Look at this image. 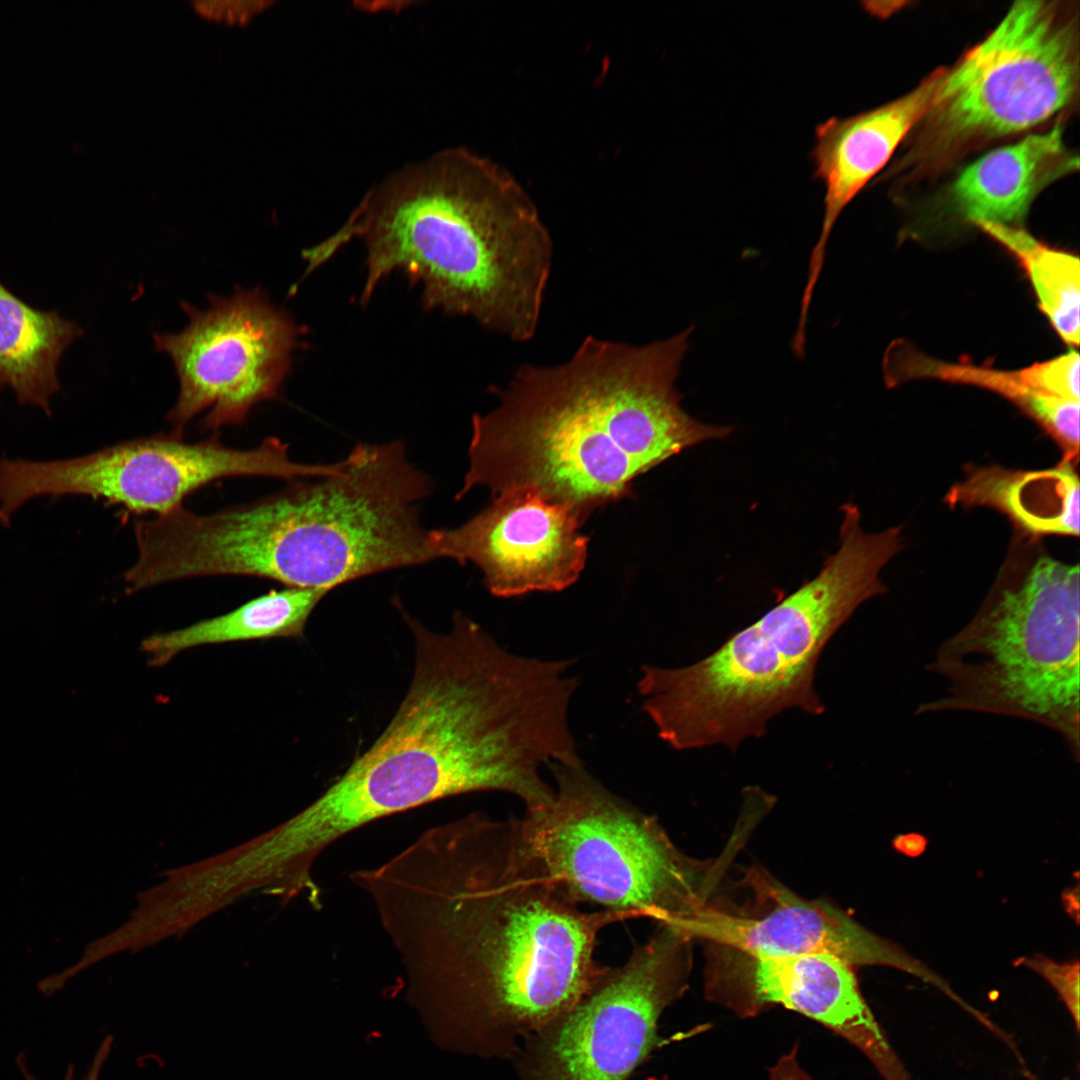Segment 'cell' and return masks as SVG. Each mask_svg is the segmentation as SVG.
<instances>
[{"instance_id":"cell-25","label":"cell","mask_w":1080,"mask_h":1080,"mask_svg":"<svg viewBox=\"0 0 1080 1080\" xmlns=\"http://www.w3.org/2000/svg\"><path fill=\"white\" fill-rule=\"evenodd\" d=\"M223 5L222 1H220ZM270 2L263 1H237L236 7H230L227 9L220 7L217 2H198L196 3V9L202 15L215 20H225L232 23H242L249 20L255 13L262 10L265 4Z\"/></svg>"},{"instance_id":"cell-22","label":"cell","mask_w":1080,"mask_h":1080,"mask_svg":"<svg viewBox=\"0 0 1080 1080\" xmlns=\"http://www.w3.org/2000/svg\"><path fill=\"white\" fill-rule=\"evenodd\" d=\"M974 224L1018 260L1032 284L1041 312L1066 344L1078 347L1079 258L1051 248L1015 226L984 221Z\"/></svg>"},{"instance_id":"cell-11","label":"cell","mask_w":1080,"mask_h":1080,"mask_svg":"<svg viewBox=\"0 0 1080 1080\" xmlns=\"http://www.w3.org/2000/svg\"><path fill=\"white\" fill-rule=\"evenodd\" d=\"M209 301L205 309L183 304L187 326L153 336L179 379L178 399L167 416L179 434L206 409L202 426L218 430L242 423L253 406L276 398L298 344L294 320L259 287Z\"/></svg>"},{"instance_id":"cell-23","label":"cell","mask_w":1080,"mask_h":1080,"mask_svg":"<svg viewBox=\"0 0 1080 1080\" xmlns=\"http://www.w3.org/2000/svg\"><path fill=\"white\" fill-rule=\"evenodd\" d=\"M1046 430L1065 449V458L1072 461L1079 450V411L1078 400L1042 395L1034 398L1024 410Z\"/></svg>"},{"instance_id":"cell-26","label":"cell","mask_w":1080,"mask_h":1080,"mask_svg":"<svg viewBox=\"0 0 1080 1080\" xmlns=\"http://www.w3.org/2000/svg\"><path fill=\"white\" fill-rule=\"evenodd\" d=\"M112 1043H113V1038L110 1035L106 1036L102 1040V1042L99 1045V1047H98V1049H97V1051H96V1053L94 1055V1058H93V1060L91 1062V1065H90V1067H89V1069H88V1071H87V1073H86L83 1080H99L100 1079L101 1070H102V1068H103V1066H104V1064H105V1062H106V1060H107V1058H108V1056L110 1054ZM16 1062H17L19 1070H20V1072L23 1075L25 1080H35L34 1076L28 1070L25 1055H23V1053H21V1054H19L17 1056ZM74 1077H75L74 1065L69 1064V1066L67 1068V1071H66V1074H65V1076L63 1077L62 1080H74Z\"/></svg>"},{"instance_id":"cell-4","label":"cell","mask_w":1080,"mask_h":1080,"mask_svg":"<svg viewBox=\"0 0 1080 1080\" xmlns=\"http://www.w3.org/2000/svg\"><path fill=\"white\" fill-rule=\"evenodd\" d=\"M352 239L366 251L362 303L401 272L420 285L427 309L515 342L534 337L553 242L527 193L491 160L457 147L401 168L368 191L317 254L328 261Z\"/></svg>"},{"instance_id":"cell-2","label":"cell","mask_w":1080,"mask_h":1080,"mask_svg":"<svg viewBox=\"0 0 1080 1080\" xmlns=\"http://www.w3.org/2000/svg\"><path fill=\"white\" fill-rule=\"evenodd\" d=\"M406 619L415 642L406 696L372 746L299 813L316 851L373 821L460 794L502 791L525 811L545 808L555 792L540 768L583 766L567 718L574 660L512 654L462 613L447 633Z\"/></svg>"},{"instance_id":"cell-6","label":"cell","mask_w":1080,"mask_h":1080,"mask_svg":"<svg viewBox=\"0 0 1080 1080\" xmlns=\"http://www.w3.org/2000/svg\"><path fill=\"white\" fill-rule=\"evenodd\" d=\"M301 480L213 515L207 544L218 574L329 592L432 560L419 520L430 481L401 442L359 444L335 473Z\"/></svg>"},{"instance_id":"cell-9","label":"cell","mask_w":1080,"mask_h":1080,"mask_svg":"<svg viewBox=\"0 0 1080 1080\" xmlns=\"http://www.w3.org/2000/svg\"><path fill=\"white\" fill-rule=\"evenodd\" d=\"M336 464L293 461L288 445L269 437L251 449L224 445L213 435L195 443L173 431L124 441L88 455L55 461L0 459V523L36 497L84 495L135 514H166L192 492L221 478L266 476L285 480L331 475Z\"/></svg>"},{"instance_id":"cell-14","label":"cell","mask_w":1080,"mask_h":1080,"mask_svg":"<svg viewBox=\"0 0 1080 1080\" xmlns=\"http://www.w3.org/2000/svg\"><path fill=\"white\" fill-rule=\"evenodd\" d=\"M743 901L709 898L682 925L692 940L751 957L835 955L853 967L887 965L928 981L931 971L823 899H805L767 871L741 879Z\"/></svg>"},{"instance_id":"cell-10","label":"cell","mask_w":1080,"mask_h":1080,"mask_svg":"<svg viewBox=\"0 0 1080 1080\" xmlns=\"http://www.w3.org/2000/svg\"><path fill=\"white\" fill-rule=\"evenodd\" d=\"M692 939L658 925L569 1012L511 1060L519 1080H629L661 1041L664 1012L688 988Z\"/></svg>"},{"instance_id":"cell-17","label":"cell","mask_w":1080,"mask_h":1080,"mask_svg":"<svg viewBox=\"0 0 1080 1080\" xmlns=\"http://www.w3.org/2000/svg\"><path fill=\"white\" fill-rule=\"evenodd\" d=\"M1078 168L1060 126L997 148L966 166L955 178L951 200L971 221L1014 226L1049 184Z\"/></svg>"},{"instance_id":"cell-24","label":"cell","mask_w":1080,"mask_h":1080,"mask_svg":"<svg viewBox=\"0 0 1080 1080\" xmlns=\"http://www.w3.org/2000/svg\"><path fill=\"white\" fill-rule=\"evenodd\" d=\"M1021 962L1023 965L1037 972L1051 984L1068 1009L1074 1021L1076 1030L1079 1031L1080 974L1078 961L1060 963L1042 956H1035L1032 958H1023Z\"/></svg>"},{"instance_id":"cell-19","label":"cell","mask_w":1080,"mask_h":1080,"mask_svg":"<svg viewBox=\"0 0 1080 1080\" xmlns=\"http://www.w3.org/2000/svg\"><path fill=\"white\" fill-rule=\"evenodd\" d=\"M82 334L74 322L31 307L0 281V389L10 387L19 403L50 416V398L60 390L58 363Z\"/></svg>"},{"instance_id":"cell-18","label":"cell","mask_w":1080,"mask_h":1080,"mask_svg":"<svg viewBox=\"0 0 1080 1080\" xmlns=\"http://www.w3.org/2000/svg\"><path fill=\"white\" fill-rule=\"evenodd\" d=\"M1079 478L1070 460L1036 471L998 466L974 468L954 485L951 505H988L1006 513L1034 535H1079Z\"/></svg>"},{"instance_id":"cell-20","label":"cell","mask_w":1080,"mask_h":1080,"mask_svg":"<svg viewBox=\"0 0 1080 1080\" xmlns=\"http://www.w3.org/2000/svg\"><path fill=\"white\" fill-rule=\"evenodd\" d=\"M327 593L293 587L273 590L224 615L153 634L142 641L140 648L150 665L162 666L180 652L196 646L301 637L311 612Z\"/></svg>"},{"instance_id":"cell-7","label":"cell","mask_w":1080,"mask_h":1080,"mask_svg":"<svg viewBox=\"0 0 1080 1080\" xmlns=\"http://www.w3.org/2000/svg\"><path fill=\"white\" fill-rule=\"evenodd\" d=\"M547 766L556 783L553 801L519 818L533 855L577 903L680 931L709 898L711 865L682 853L655 817L583 766Z\"/></svg>"},{"instance_id":"cell-28","label":"cell","mask_w":1080,"mask_h":1080,"mask_svg":"<svg viewBox=\"0 0 1080 1080\" xmlns=\"http://www.w3.org/2000/svg\"><path fill=\"white\" fill-rule=\"evenodd\" d=\"M926 839L916 833L898 836L894 840L895 848L907 856H918L926 847Z\"/></svg>"},{"instance_id":"cell-15","label":"cell","mask_w":1080,"mask_h":1080,"mask_svg":"<svg viewBox=\"0 0 1080 1080\" xmlns=\"http://www.w3.org/2000/svg\"><path fill=\"white\" fill-rule=\"evenodd\" d=\"M492 499L464 524L428 531L432 560L473 563L497 597L558 592L578 580L588 555L589 538L580 532L586 519L532 489Z\"/></svg>"},{"instance_id":"cell-3","label":"cell","mask_w":1080,"mask_h":1080,"mask_svg":"<svg viewBox=\"0 0 1080 1080\" xmlns=\"http://www.w3.org/2000/svg\"><path fill=\"white\" fill-rule=\"evenodd\" d=\"M694 327L643 345L587 336L569 360L521 365L499 402L472 417L456 495L532 489L577 511L632 495L633 481L683 450L732 432L681 406L676 380Z\"/></svg>"},{"instance_id":"cell-1","label":"cell","mask_w":1080,"mask_h":1080,"mask_svg":"<svg viewBox=\"0 0 1080 1080\" xmlns=\"http://www.w3.org/2000/svg\"><path fill=\"white\" fill-rule=\"evenodd\" d=\"M349 880L371 900L432 1039L509 1060L574 1008L608 967L600 931L628 919L584 911L526 845L519 819L480 812L435 825Z\"/></svg>"},{"instance_id":"cell-12","label":"cell","mask_w":1080,"mask_h":1080,"mask_svg":"<svg viewBox=\"0 0 1080 1080\" xmlns=\"http://www.w3.org/2000/svg\"><path fill=\"white\" fill-rule=\"evenodd\" d=\"M986 650L1008 701L1041 717L1079 704V566L1040 557L990 615Z\"/></svg>"},{"instance_id":"cell-16","label":"cell","mask_w":1080,"mask_h":1080,"mask_svg":"<svg viewBox=\"0 0 1080 1080\" xmlns=\"http://www.w3.org/2000/svg\"><path fill=\"white\" fill-rule=\"evenodd\" d=\"M944 69L933 72L909 93L848 118L832 117L815 130L811 156L815 176L825 186L820 235L808 266L800 316L806 317L825 260L831 231L847 205L886 165L909 131L931 107Z\"/></svg>"},{"instance_id":"cell-8","label":"cell","mask_w":1080,"mask_h":1080,"mask_svg":"<svg viewBox=\"0 0 1080 1080\" xmlns=\"http://www.w3.org/2000/svg\"><path fill=\"white\" fill-rule=\"evenodd\" d=\"M1078 46L1077 18L1063 3L1015 2L981 42L944 68L922 119V152L946 157L1062 111L1078 90Z\"/></svg>"},{"instance_id":"cell-13","label":"cell","mask_w":1080,"mask_h":1080,"mask_svg":"<svg viewBox=\"0 0 1080 1080\" xmlns=\"http://www.w3.org/2000/svg\"><path fill=\"white\" fill-rule=\"evenodd\" d=\"M704 994L741 1019L775 1006L797 1012L858 1049L883 1080L911 1079L863 998L853 966L835 955L751 957L708 945Z\"/></svg>"},{"instance_id":"cell-5","label":"cell","mask_w":1080,"mask_h":1080,"mask_svg":"<svg viewBox=\"0 0 1080 1080\" xmlns=\"http://www.w3.org/2000/svg\"><path fill=\"white\" fill-rule=\"evenodd\" d=\"M842 511L840 546L814 578L702 660L641 667L642 709L672 748L735 751L783 710L824 712L813 687L819 657L854 610L884 591L879 572L902 548L899 527L866 533L857 506Z\"/></svg>"},{"instance_id":"cell-27","label":"cell","mask_w":1080,"mask_h":1080,"mask_svg":"<svg viewBox=\"0 0 1080 1080\" xmlns=\"http://www.w3.org/2000/svg\"><path fill=\"white\" fill-rule=\"evenodd\" d=\"M767 1080H817L802 1066L798 1047L793 1046L768 1068Z\"/></svg>"},{"instance_id":"cell-21","label":"cell","mask_w":1080,"mask_h":1080,"mask_svg":"<svg viewBox=\"0 0 1080 1080\" xmlns=\"http://www.w3.org/2000/svg\"><path fill=\"white\" fill-rule=\"evenodd\" d=\"M887 375L893 382L915 378L969 384L996 392L1023 410L1035 397L1051 395L1078 400L1080 358L1073 348L1053 359L1016 370H1000L967 362L931 358L910 345L897 343L887 354Z\"/></svg>"}]
</instances>
